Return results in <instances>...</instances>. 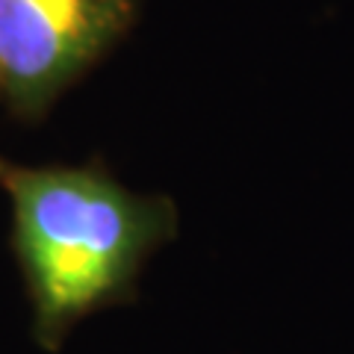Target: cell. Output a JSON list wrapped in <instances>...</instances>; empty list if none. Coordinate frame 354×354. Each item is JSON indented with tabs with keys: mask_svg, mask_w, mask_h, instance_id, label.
<instances>
[{
	"mask_svg": "<svg viewBox=\"0 0 354 354\" xmlns=\"http://www.w3.org/2000/svg\"><path fill=\"white\" fill-rule=\"evenodd\" d=\"M12 204L9 248L30 301L32 342L57 354L83 319L139 301L148 260L177 236V204L118 183L104 160L24 165L0 153Z\"/></svg>",
	"mask_w": 354,
	"mask_h": 354,
	"instance_id": "1",
	"label": "cell"
},
{
	"mask_svg": "<svg viewBox=\"0 0 354 354\" xmlns=\"http://www.w3.org/2000/svg\"><path fill=\"white\" fill-rule=\"evenodd\" d=\"M139 0H0V104L36 124L136 24Z\"/></svg>",
	"mask_w": 354,
	"mask_h": 354,
	"instance_id": "2",
	"label": "cell"
}]
</instances>
